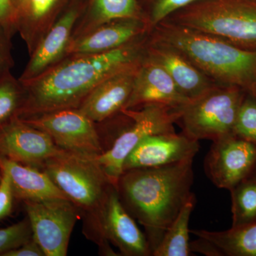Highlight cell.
<instances>
[{
    "mask_svg": "<svg viewBox=\"0 0 256 256\" xmlns=\"http://www.w3.org/2000/svg\"><path fill=\"white\" fill-rule=\"evenodd\" d=\"M190 100L180 92L168 72L144 55L138 66L132 94L124 109L152 104L178 107Z\"/></svg>",
    "mask_w": 256,
    "mask_h": 256,
    "instance_id": "obj_16",
    "label": "cell"
},
{
    "mask_svg": "<svg viewBox=\"0 0 256 256\" xmlns=\"http://www.w3.org/2000/svg\"><path fill=\"white\" fill-rule=\"evenodd\" d=\"M73 0H24L15 13V28L31 55Z\"/></svg>",
    "mask_w": 256,
    "mask_h": 256,
    "instance_id": "obj_19",
    "label": "cell"
},
{
    "mask_svg": "<svg viewBox=\"0 0 256 256\" xmlns=\"http://www.w3.org/2000/svg\"><path fill=\"white\" fill-rule=\"evenodd\" d=\"M2 256H45L38 244L32 238L16 248L5 252Z\"/></svg>",
    "mask_w": 256,
    "mask_h": 256,
    "instance_id": "obj_32",
    "label": "cell"
},
{
    "mask_svg": "<svg viewBox=\"0 0 256 256\" xmlns=\"http://www.w3.org/2000/svg\"><path fill=\"white\" fill-rule=\"evenodd\" d=\"M24 0H12L13 6H14V12L16 13V10L20 8V5L22 4Z\"/></svg>",
    "mask_w": 256,
    "mask_h": 256,
    "instance_id": "obj_33",
    "label": "cell"
},
{
    "mask_svg": "<svg viewBox=\"0 0 256 256\" xmlns=\"http://www.w3.org/2000/svg\"><path fill=\"white\" fill-rule=\"evenodd\" d=\"M42 170L86 215L102 208L114 186L98 156L60 149L44 163Z\"/></svg>",
    "mask_w": 256,
    "mask_h": 256,
    "instance_id": "obj_5",
    "label": "cell"
},
{
    "mask_svg": "<svg viewBox=\"0 0 256 256\" xmlns=\"http://www.w3.org/2000/svg\"><path fill=\"white\" fill-rule=\"evenodd\" d=\"M140 64L100 82L84 99L78 108L79 110L95 124L104 122L119 114L132 94Z\"/></svg>",
    "mask_w": 256,
    "mask_h": 256,
    "instance_id": "obj_17",
    "label": "cell"
},
{
    "mask_svg": "<svg viewBox=\"0 0 256 256\" xmlns=\"http://www.w3.org/2000/svg\"><path fill=\"white\" fill-rule=\"evenodd\" d=\"M195 204L196 197L194 194L165 232L153 256H191L188 224Z\"/></svg>",
    "mask_w": 256,
    "mask_h": 256,
    "instance_id": "obj_23",
    "label": "cell"
},
{
    "mask_svg": "<svg viewBox=\"0 0 256 256\" xmlns=\"http://www.w3.org/2000/svg\"><path fill=\"white\" fill-rule=\"evenodd\" d=\"M232 226L256 223V180L248 178L230 190Z\"/></svg>",
    "mask_w": 256,
    "mask_h": 256,
    "instance_id": "obj_24",
    "label": "cell"
},
{
    "mask_svg": "<svg viewBox=\"0 0 256 256\" xmlns=\"http://www.w3.org/2000/svg\"><path fill=\"white\" fill-rule=\"evenodd\" d=\"M247 90L234 86L217 85L180 108L182 133L195 140L212 142L234 134L237 114Z\"/></svg>",
    "mask_w": 256,
    "mask_h": 256,
    "instance_id": "obj_6",
    "label": "cell"
},
{
    "mask_svg": "<svg viewBox=\"0 0 256 256\" xmlns=\"http://www.w3.org/2000/svg\"><path fill=\"white\" fill-rule=\"evenodd\" d=\"M193 160L126 170L116 185L120 200L144 227L152 256L184 205L194 194Z\"/></svg>",
    "mask_w": 256,
    "mask_h": 256,
    "instance_id": "obj_2",
    "label": "cell"
},
{
    "mask_svg": "<svg viewBox=\"0 0 256 256\" xmlns=\"http://www.w3.org/2000/svg\"><path fill=\"white\" fill-rule=\"evenodd\" d=\"M198 141L184 133H162L149 136L134 146L124 160L122 172L138 168H156L194 160Z\"/></svg>",
    "mask_w": 256,
    "mask_h": 256,
    "instance_id": "obj_14",
    "label": "cell"
},
{
    "mask_svg": "<svg viewBox=\"0 0 256 256\" xmlns=\"http://www.w3.org/2000/svg\"><path fill=\"white\" fill-rule=\"evenodd\" d=\"M247 92H250V94H252V95L254 96L256 99V82L254 84V85L252 86V88H250L248 90H247Z\"/></svg>",
    "mask_w": 256,
    "mask_h": 256,
    "instance_id": "obj_34",
    "label": "cell"
},
{
    "mask_svg": "<svg viewBox=\"0 0 256 256\" xmlns=\"http://www.w3.org/2000/svg\"><path fill=\"white\" fill-rule=\"evenodd\" d=\"M201 0H151L149 12L144 14L150 31L175 12Z\"/></svg>",
    "mask_w": 256,
    "mask_h": 256,
    "instance_id": "obj_28",
    "label": "cell"
},
{
    "mask_svg": "<svg viewBox=\"0 0 256 256\" xmlns=\"http://www.w3.org/2000/svg\"><path fill=\"white\" fill-rule=\"evenodd\" d=\"M234 134L256 144V99L248 92L239 108Z\"/></svg>",
    "mask_w": 256,
    "mask_h": 256,
    "instance_id": "obj_26",
    "label": "cell"
},
{
    "mask_svg": "<svg viewBox=\"0 0 256 256\" xmlns=\"http://www.w3.org/2000/svg\"><path fill=\"white\" fill-rule=\"evenodd\" d=\"M129 18H146L138 0H87L74 30L73 38L106 23Z\"/></svg>",
    "mask_w": 256,
    "mask_h": 256,
    "instance_id": "obj_21",
    "label": "cell"
},
{
    "mask_svg": "<svg viewBox=\"0 0 256 256\" xmlns=\"http://www.w3.org/2000/svg\"><path fill=\"white\" fill-rule=\"evenodd\" d=\"M14 32L0 26V78L14 65L12 56V37Z\"/></svg>",
    "mask_w": 256,
    "mask_h": 256,
    "instance_id": "obj_29",
    "label": "cell"
},
{
    "mask_svg": "<svg viewBox=\"0 0 256 256\" xmlns=\"http://www.w3.org/2000/svg\"><path fill=\"white\" fill-rule=\"evenodd\" d=\"M1 178H2V176H1V178H0V181H1Z\"/></svg>",
    "mask_w": 256,
    "mask_h": 256,
    "instance_id": "obj_36",
    "label": "cell"
},
{
    "mask_svg": "<svg viewBox=\"0 0 256 256\" xmlns=\"http://www.w3.org/2000/svg\"><path fill=\"white\" fill-rule=\"evenodd\" d=\"M148 34L106 53L66 57L36 78L22 82L24 97L18 117L78 108L100 82L140 64Z\"/></svg>",
    "mask_w": 256,
    "mask_h": 256,
    "instance_id": "obj_1",
    "label": "cell"
},
{
    "mask_svg": "<svg viewBox=\"0 0 256 256\" xmlns=\"http://www.w3.org/2000/svg\"><path fill=\"white\" fill-rule=\"evenodd\" d=\"M60 150L46 132L18 116L0 127V158L42 169Z\"/></svg>",
    "mask_w": 256,
    "mask_h": 256,
    "instance_id": "obj_13",
    "label": "cell"
},
{
    "mask_svg": "<svg viewBox=\"0 0 256 256\" xmlns=\"http://www.w3.org/2000/svg\"><path fill=\"white\" fill-rule=\"evenodd\" d=\"M250 176L256 180V165L255 168H254V171H252V175H250Z\"/></svg>",
    "mask_w": 256,
    "mask_h": 256,
    "instance_id": "obj_35",
    "label": "cell"
},
{
    "mask_svg": "<svg viewBox=\"0 0 256 256\" xmlns=\"http://www.w3.org/2000/svg\"><path fill=\"white\" fill-rule=\"evenodd\" d=\"M180 108L163 104H146L120 112L129 120L120 131L112 146L98 156V160L116 186L122 173V164L129 153L144 138L152 134L174 132V124L180 118Z\"/></svg>",
    "mask_w": 256,
    "mask_h": 256,
    "instance_id": "obj_7",
    "label": "cell"
},
{
    "mask_svg": "<svg viewBox=\"0 0 256 256\" xmlns=\"http://www.w3.org/2000/svg\"><path fill=\"white\" fill-rule=\"evenodd\" d=\"M149 40L178 50L218 85L248 90L256 82V50L166 20L152 28Z\"/></svg>",
    "mask_w": 256,
    "mask_h": 256,
    "instance_id": "obj_3",
    "label": "cell"
},
{
    "mask_svg": "<svg viewBox=\"0 0 256 256\" xmlns=\"http://www.w3.org/2000/svg\"><path fill=\"white\" fill-rule=\"evenodd\" d=\"M164 20L256 50V0H201Z\"/></svg>",
    "mask_w": 256,
    "mask_h": 256,
    "instance_id": "obj_4",
    "label": "cell"
},
{
    "mask_svg": "<svg viewBox=\"0 0 256 256\" xmlns=\"http://www.w3.org/2000/svg\"><path fill=\"white\" fill-rule=\"evenodd\" d=\"M1 176H2V174H0V178H1Z\"/></svg>",
    "mask_w": 256,
    "mask_h": 256,
    "instance_id": "obj_37",
    "label": "cell"
},
{
    "mask_svg": "<svg viewBox=\"0 0 256 256\" xmlns=\"http://www.w3.org/2000/svg\"><path fill=\"white\" fill-rule=\"evenodd\" d=\"M0 181V220L6 218L12 213L14 194L10 184V178L4 172H1Z\"/></svg>",
    "mask_w": 256,
    "mask_h": 256,
    "instance_id": "obj_30",
    "label": "cell"
},
{
    "mask_svg": "<svg viewBox=\"0 0 256 256\" xmlns=\"http://www.w3.org/2000/svg\"><path fill=\"white\" fill-rule=\"evenodd\" d=\"M210 242L218 256H256V223L222 232L190 230Z\"/></svg>",
    "mask_w": 256,
    "mask_h": 256,
    "instance_id": "obj_22",
    "label": "cell"
},
{
    "mask_svg": "<svg viewBox=\"0 0 256 256\" xmlns=\"http://www.w3.org/2000/svg\"><path fill=\"white\" fill-rule=\"evenodd\" d=\"M146 55L168 72L180 92L190 100L196 98L218 85L184 56L171 47L150 41L149 35Z\"/></svg>",
    "mask_w": 256,
    "mask_h": 256,
    "instance_id": "obj_18",
    "label": "cell"
},
{
    "mask_svg": "<svg viewBox=\"0 0 256 256\" xmlns=\"http://www.w3.org/2000/svg\"><path fill=\"white\" fill-rule=\"evenodd\" d=\"M23 97L22 84L11 72L0 78V127L18 116Z\"/></svg>",
    "mask_w": 256,
    "mask_h": 256,
    "instance_id": "obj_25",
    "label": "cell"
},
{
    "mask_svg": "<svg viewBox=\"0 0 256 256\" xmlns=\"http://www.w3.org/2000/svg\"><path fill=\"white\" fill-rule=\"evenodd\" d=\"M0 170L9 176L14 198L23 202L68 198L42 169L0 158Z\"/></svg>",
    "mask_w": 256,
    "mask_h": 256,
    "instance_id": "obj_20",
    "label": "cell"
},
{
    "mask_svg": "<svg viewBox=\"0 0 256 256\" xmlns=\"http://www.w3.org/2000/svg\"><path fill=\"white\" fill-rule=\"evenodd\" d=\"M0 26L16 32L12 0H0Z\"/></svg>",
    "mask_w": 256,
    "mask_h": 256,
    "instance_id": "obj_31",
    "label": "cell"
},
{
    "mask_svg": "<svg viewBox=\"0 0 256 256\" xmlns=\"http://www.w3.org/2000/svg\"><path fill=\"white\" fill-rule=\"evenodd\" d=\"M85 220L84 234L98 244L102 254L118 256L111 244L122 256H152L146 234L124 208L114 185L100 210Z\"/></svg>",
    "mask_w": 256,
    "mask_h": 256,
    "instance_id": "obj_8",
    "label": "cell"
},
{
    "mask_svg": "<svg viewBox=\"0 0 256 256\" xmlns=\"http://www.w3.org/2000/svg\"><path fill=\"white\" fill-rule=\"evenodd\" d=\"M87 0H73L30 55L18 80L26 82L38 77L66 56L74 30L85 10Z\"/></svg>",
    "mask_w": 256,
    "mask_h": 256,
    "instance_id": "obj_12",
    "label": "cell"
},
{
    "mask_svg": "<svg viewBox=\"0 0 256 256\" xmlns=\"http://www.w3.org/2000/svg\"><path fill=\"white\" fill-rule=\"evenodd\" d=\"M149 32L146 18L114 20L73 38L67 50L66 58L70 56L98 54L110 52L148 34Z\"/></svg>",
    "mask_w": 256,
    "mask_h": 256,
    "instance_id": "obj_15",
    "label": "cell"
},
{
    "mask_svg": "<svg viewBox=\"0 0 256 256\" xmlns=\"http://www.w3.org/2000/svg\"><path fill=\"white\" fill-rule=\"evenodd\" d=\"M256 165V144L235 134L213 141L204 159L210 181L228 191L250 178Z\"/></svg>",
    "mask_w": 256,
    "mask_h": 256,
    "instance_id": "obj_11",
    "label": "cell"
},
{
    "mask_svg": "<svg viewBox=\"0 0 256 256\" xmlns=\"http://www.w3.org/2000/svg\"><path fill=\"white\" fill-rule=\"evenodd\" d=\"M32 237L45 256H66L69 240L82 210L68 198L26 202Z\"/></svg>",
    "mask_w": 256,
    "mask_h": 256,
    "instance_id": "obj_9",
    "label": "cell"
},
{
    "mask_svg": "<svg viewBox=\"0 0 256 256\" xmlns=\"http://www.w3.org/2000/svg\"><path fill=\"white\" fill-rule=\"evenodd\" d=\"M20 118L46 132L64 150L92 156H100L105 150L95 122L78 108L52 111Z\"/></svg>",
    "mask_w": 256,
    "mask_h": 256,
    "instance_id": "obj_10",
    "label": "cell"
},
{
    "mask_svg": "<svg viewBox=\"0 0 256 256\" xmlns=\"http://www.w3.org/2000/svg\"><path fill=\"white\" fill-rule=\"evenodd\" d=\"M32 238L28 218L6 228H0V256L16 248Z\"/></svg>",
    "mask_w": 256,
    "mask_h": 256,
    "instance_id": "obj_27",
    "label": "cell"
}]
</instances>
